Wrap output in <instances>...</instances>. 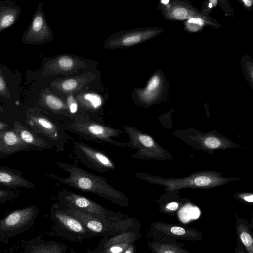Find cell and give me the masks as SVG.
<instances>
[{"label": "cell", "mask_w": 253, "mask_h": 253, "mask_svg": "<svg viewBox=\"0 0 253 253\" xmlns=\"http://www.w3.org/2000/svg\"><path fill=\"white\" fill-rule=\"evenodd\" d=\"M86 253H102L101 252H99V251H97V250H96L95 249V250H93V251H88Z\"/></svg>", "instance_id": "35"}, {"label": "cell", "mask_w": 253, "mask_h": 253, "mask_svg": "<svg viewBox=\"0 0 253 253\" xmlns=\"http://www.w3.org/2000/svg\"><path fill=\"white\" fill-rule=\"evenodd\" d=\"M51 216L57 233L73 242L95 236L74 216L65 212L57 203L52 207Z\"/></svg>", "instance_id": "6"}, {"label": "cell", "mask_w": 253, "mask_h": 253, "mask_svg": "<svg viewBox=\"0 0 253 253\" xmlns=\"http://www.w3.org/2000/svg\"><path fill=\"white\" fill-rule=\"evenodd\" d=\"M210 3H211L212 4H214V5H216L217 3V0H210Z\"/></svg>", "instance_id": "37"}, {"label": "cell", "mask_w": 253, "mask_h": 253, "mask_svg": "<svg viewBox=\"0 0 253 253\" xmlns=\"http://www.w3.org/2000/svg\"><path fill=\"white\" fill-rule=\"evenodd\" d=\"M32 30L34 34L39 35L40 38L46 39L50 36L49 29L45 23L43 16L41 14L34 18L32 25Z\"/></svg>", "instance_id": "21"}, {"label": "cell", "mask_w": 253, "mask_h": 253, "mask_svg": "<svg viewBox=\"0 0 253 253\" xmlns=\"http://www.w3.org/2000/svg\"><path fill=\"white\" fill-rule=\"evenodd\" d=\"M38 211L36 207L30 206L12 212L0 220V232L13 233L23 230L32 224Z\"/></svg>", "instance_id": "10"}, {"label": "cell", "mask_w": 253, "mask_h": 253, "mask_svg": "<svg viewBox=\"0 0 253 253\" xmlns=\"http://www.w3.org/2000/svg\"><path fill=\"white\" fill-rule=\"evenodd\" d=\"M58 203L82 211L102 221L118 220L125 216L103 207L84 196L63 189L59 192Z\"/></svg>", "instance_id": "4"}, {"label": "cell", "mask_w": 253, "mask_h": 253, "mask_svg": "<svg viewBox=\"0 0 253 253\" xmlns=\"http://www.w3.org/2000/svg\"><path fill=\"white\" fill-rule=\"evenodd\" d=\"M122 253H135V248L134 244H132L131 245H130Z\"/></svg>", "instance_id": "30"}, {"label": "cell", "mask_w": 253, "mask_h": 253, "mask_svg": "<svg viewBox=\"0 0 253 253\" xmlns=\"http://www.w3.org/2000/svg\"><path fill=\"white\" fill-rule=\"evenodd\" d=\"M137 237L134 229L104 237L96 250L103 253H122L130 245L134 244Z\"/></svg>", "instance_id": "11"}, {"label": "cell", "mask_w": 253, "mask_h": 253, "mask_svg": "<svg viewBox=\"0 0 253 253\" xmlns=\"http://www.w3.org/2000/svg\"><path fill=\"white\" fill-rule=\"evenodd\" d=\"M203 144L206 147L210 149L220 148L222 145V143L220 139L213 136L205 138L203 140Z\"/></svg>", "instance_id": "22"}, {"label": "cell", "mask_w": 253, "mask_h": 253, "mask_svg": "<svg viewBox=\"0 0 253 253\" xmlns=\"http://www.w3.org/2000/svg\"><path fill=\"white\" fill-rule=\"evenodd\" d=\"M212 6H213V5H212V4L211 3H210L209 4V8H212Z\"/></svg>", "instance_id": "39"}, {"label": "cell", "mask_w": 253, "mask_h": 253, "mask_svg": "<svg viewBox=\"0 0 253 253\" xmlns=\"http://www.w3.org/2000/svg\"><path fill=\"white\" fill-rule=\"evenodd\" d=\"M13 130L0 131V152L11 153L28 147Z\"/></svg>", "instance_id": "17"}, {"label": "cell", "mask_w": 253, "mask_h": 253, "mask_svg": "<svg viewBox=\"0 0 253 253\" xmlns=\"http://www.w3.org/2000/svg\"><path fill=\"white\" fill-rule=\"evenodd\" d=\"M8 126V125L7 124L0 122V131L5 129Z\"/></svg>", "instance_id": "33"}, {"label": "cell", "mask_w": 253, "mask_h": 253, "mask_svg": "<svg viewBox=\"0 0 253 253\" xmlns=\"http://www.w3.org/2000/svg\"><path fill=\"white\" fill-rule=\"evenodd\" d=\"M56 164L68 173V176L60 177L49 174L47 175L48 177L79 190L97 195L120 206L130 205L125 193L111 186L104 177L86 171L75 164L57 161Z\"/></svg>", "instance_id": "1"}, {"label": "cell", "mask_w": 253, "mask_h": 253, "mask_svg": "<svg viewBox=\"0 0 253 253\" xmlns=\"http://www.w3.org/2000/svg\"><path fill=\"white\" fill-rule=\"evenodd\" d=\"M73 153L78 162L98 172L113 171L116 169L113 160L105 152L83 142L74 141Z\"/></svg>", "instance_id": "7"}, {"label": "cell", "mask_w": 253, "mask_h": 253, "mask_svg": "<svg viewBox=\"0 0 253 253\" xmlns=\"http://www.w3.org/2000/svg\"><path fill=\"white\" fill-rule=\"evenodd\" d=\"M135 175L149 183L166 186L170 191L188 187L211 188L226 183L229 180L210 173L194 174L182 179L161 178L143 172H136Z\"/></svg>", "instance_id": "5"}, {"label": "cell", "mask_w": 253, "mask_h": 253, "mask_svg": "<svg viewBox=\"0 0 253 253\" xmlns=\"http://www.w3.org/2000/svg\"><path fill=\"white\" fill-rule=\"evenodd\" d=\"M82 111L90 116L100 117L98 115L104 104L102 97L94 92L78 94L75 96Z\"/></svg>", "instance_id": "14"}, {"label": "cell", "mask_w": 253, "mask_h": 253, "mask_svg": "<svg viewBox=\"0 0 253 253\" xmlns=\"http://www.w3.org/2000/svg\"><path fill=\"white\" fill-rule=\"evenodd\" d=\"M171 232L175 235H182L185 234V230L182 227L178 226H173L171 228Z\"/></svg>", "instance_id": "27"}, {"label": "cell", "mask_w": 253, "mask_h": 253, "mask_svg": "<svg viewBox=\"0 0 253 253\" xmlns=\"http://www.w3.org/2000/svg\"><path fill=\"white\" fill-rule=\"evenodd\" d=\"M15 15L12 13H6L0 18V28H5L11 25L15 21Z\"/></svg>", "instance_id": "23"}, {"label": "cell", "mask_w": 253, "mask_h": 253, "mask_svg": "<svg viewBox=\"0 0 253 253\" xmlns=\"http://www.w3.org/2000/svg\"><path fill=\"white\" fill-rule=\"evenodd\" d=\"M163 253H175L172 251H166Z\"/></svg>", "instance_id": "38"}, {"label": "cell", "mask_w": 253, "mask_h": 253, "mask_svg": "<svg viewBox=\"0 0 253 253\" xmlns=\"http://www.w3.org/2000/svg\"><path fill=\"white\" fill-rule=\"evenodd\" d=\"M67 251L66 245L51 241L34 247L33 253H66Z\"/></svg>", "instance_id": "20"}, {"label": "cell", "mask_w": 253, "mask_h": 253, "mask_svg": "<svg viewBox=\"0 0 253 253\" xmlns=\"http://www.w3.org/2000/svg\"><path fill=\"white\" fill-rule=\"evenodd\" d=\"M122 127L129 138L127 146L137 150L133 158L148 159L155 156L156 145L151 136L132 126L124 125Z\"/></svg>", "instance_id": "9"}, {"label": "cell", "mask_w": 253, "mask_h": 253, "mask_svg": "<svg viewBox=\"0 0 253 253\" xmlns=\"http://www.w3.org/2000/svg\"><path fill=\"white\" fill-rule=\"evenodd\" d=\"M243 1L244 2L245 5L247 7H250L252 4V1L250 0H243Z\"/></svg>", "instance_id": "34"}, {"label": "cell", "mask_w": 253, "mask_h": 253, "mask_svg": "<svg viewBox=\"0 0 253 253\" xmlns=\"http://www.w3.org/2000/svg\"><path fill=\"white\" fill-rule=\"evenodd\" d=\"M29 124L39 133L48 138L59 151H65L68 135L63 123L48 117L39 115L32 117Z\"/></svg>", "instance_id": "8"}, {"label": "cell", "mask_w": 253, "mask_h": 253, "mask_svg": "<svg viewBox=\"0 0 253 253\" xmlns=\"http://www.w3.org/2000/svg\"><path fill=\"white\" fill-rule=\"evenodd\" d=\"M241 240L243 244L248 248H252L253 239L250 234L246 232H243L240 235Z\"/></svg>", "instance_id": "24"}, {"label": "cell", "mask_w": 253, "mask_h": 253, "mask_svg": "<svg viewBox=\"0 0 253 253\" xmlns=\"http://www.w3.org/2000/svg\"><path fill=\"white\" fill-rule=\"evenodd\" d=\"M149 35V32L137 30L121 31L108 37L103 46L108 49L128 47L139 43Z\"/></svg>", "instance_id": "12"}, {"label": "cell", "mask_w": 253, "mask_h": 253, "mask_svg": "<svg viewBox=\"0 0 253 253\" xmlns=\"http://www.w3.org/2000/svg\"><path fill=\"white\" fill-rule=\"evenodd\" d=\"M87 67L84 60L67 55L57 57L49 64L50 70L53 73L63 75H71Z\"/></svg>", "instance_id": "13"}, {"label": "cell", "mask_w": 253, "mask_h": 253, "mask_svg": "<svg viewBox=\"0 0 253 253\" xmlns=\"http://www.w3.org/2000/svg\"><path fill=\"white\" fill-rule=\"evenodd\" d=\"M173 14L176 18L183 20L187 18L188 12L186 9L179 7L175 9L174 10Z\"/></svg>", "instance_id": "26"}, {"label": "cell", "mask_w": 253, "mask_h": 253, "mask_svg": "<svg viewBox=\"0 0 253 253\" xmlns=\"http://www.w3.org/2000/svg\"><path fill=\"white\" fill-rule=\"evenodd\" d=\"M63 124L66 131L86 141L122 148L127 146V142L116 141L113 138L119 137L123 131L107 125L100 117L85 115L75 119L68 118L63 121Z\"/></svg>", "instance_id": "2"}, {"label": "cell", "mask_w": 253, "mask_h": 253, "mask_svg": "<svg viewBox=\"0 0 253 253\" xmlns=\"http://www.w3.org/2000/svg\"><path fill=\"white\" fill-rule=\"evenodd\" d=\"M57 204L65 212L76 218L95 236L110 237L134 229V221L128 217L118 220L102 221L70 207L58 202Z\"/></svg>", "instance_id": "3"}, {"label": "cell", "mask_w": 253, "mask_h": 253, "mask_svg": "<svg viewBox=\"0 0 253 253\" xmlns=\"http://www.w3.org/2000/svg\"><path fill=\"white\" fill-rule=\"evenodd\" d=\"M244 199L247 202H252L253 201V195L246 196L244 197Z\"/></svg>", "instance_id": "32"}, {"label": "cell", "mask_w": 253, "mask_h": 253, "mask_svg": "<svg viewBox=\"0 0 253 253\" xmlns=\"http://www.w3.org/2000/svg\"><path fill=\"white\" fill-rule=\"evenodd\" d=\"M94 75L86 73L82 75L61 79L54 83V86L64 93L73 94L92 81Z\"/></svg>", "instance_id": "15"}, {"label": "cell", "mask_w": 253, "mask_h": 253, "mask_svg": "<svg viewBox=\"0 0 253 253\" xmlns=\"http://www.w3.org/2000/svg\"><path fill=\"white\" fill-rule=\"evenodd\" d=\"M161 2L164 4H167L169 2V0H161Z\"/></svg>", "instance_id": "36"}, {"label": "cell", "mask_w": 253, "mask_h": 253, "mask_svg": "<svg viewBox=\"0 0 253 253\" xmlns=\"http://www.w3.org/2000/svg\"><path fill=\"white\" fill-rule=\"evenodd\" d=\"M43 103L46 107L53 113L62 117L63 121L69 118L67 106L65 99L53 94L44 96Z\"/></svg>", "instance_id": "19"}, {"label": "cell", "mask_w": 253, "mask_h": 253, "mask_svg": "<svg viewBox=\"0 0 253 253\" xmlns=\"http://www.w3.org/2000/svg\"><path fill=\"white\" fill-rule=\"evenodd\" d=\"M178 204L175 202H172L171 203H169L166 206V208L167 209L172 210V211L176 210L178 208Z\"/></svg>", "instance_id": "28"}, {"label": "cell", "mask_w": 253, "mask_h": 253, "mask_svg": "<svg viewBox=\"0 0 253 253\" xmlns=\"http://www.w3.org/2000/svg\"><path fill=\"white\" fill-rule=\"evenodd\" d=\"M0 185L9 188H34V183L24 178L19 173L0 166Z\"/></svg>", "instance_id": "16"}, {"label": "cell", "mask_w": 253, "mask_h": 253, "mask_svg": "<svg viewBox=\"0 0 253 253\" xmlns=\"http://www.w3.org/2000/svg\"><path fill=\"white\" fill-rule=\"evenodd\" d=\"M5 85L2 78L0 76V91H2L5 89Z\"/></svg>", "instance_id": "31"}, {"label": "cell", "mask_w": 253, "mask_h": 253, "mask_svg": "<svg viewBox=\"0 0 253 253\" xmlns=\"http://www.w3.org/2000/svg\"><path fill=\"white\" fill-rule=\"evenodd\" d=\"M189 23L197 24L199 25H202L204 24L203 19L199 18H191L188 20Z\"/></svg>", "instance_id": "29"}, {"label": "cell", "mask_w": 253, "mask_h": 253, "mask_svg": "<svg viewBox=\"0 0 253 253\" xmlns=\"http://www.w3.org/2000/svg\"><path fill=\"white\" fill-rule=\"evenodd\" d=\"M13 130L26 144L31 145L38 148L50 149L53 145L50 141L33 134L20 123H14Z\"/></svg>", "instance_id": "18"}, {"label": "cell", "mask_w": 253, "mask_h": 253, "mask_svg": "<svg viewBox=\"0 0 253 253\" xmlns=\"http://www.w3.org/2000/svg\"><path fill=\"white\" fill-rule=\"evenodd\" d=\"M15 195L14 191L0 189V204L13 198Z\"/></svg>", "instance_id": "25"}]
</instances>
